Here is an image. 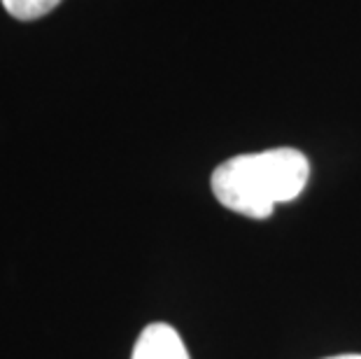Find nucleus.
<instances>
[{"label":"nucleus","instance_id":"nucleus-1","mask_svg":"<svg viewBox=\"0 0 361 359\" xmlns=\"http://www.w3.org/2000/svg\"><path fill=\"white\" fill-rule=\"evenodd\" d=\"M308 180L310 162L303 152L275 147L219 164L210 185L224 208L252 219H266L278 203H289L301 196Z\"/></svg>","mask_w":361,"mask_h":359},{"label":"nucleus","instance_id":"nucleus-2","mask_svg":"<svg viewBox=\"0 0 361 359\" xmlns=\"http://www.w3.org/2000/svg\"><path fill=\"white\" fill-rule=\"evenodd\" d=\"M130 359H191L182 336L171 324L154 322L137 336Z\"/></svg>","mask_w":361,"mask_h":359},{"label":"nucleus","instance_id":"nucleus-3","mask_svg":"<svg viewBox=\"0 0 361 359\" xmlns=\"http://www.w3.org/2000/svg\"><path fill=\"white\" fill-rule=\"evenodd\" d=\"M0 3H3V7L14 19L33 21V19L44 17V14H49L61 0H0Z\"/></svg>","mask_w":361,"mask_h":359},{"label":"nucleus","instance_id":"nucleus-4","mask_svg":"<svg viewBox=\"0 0 361 359\" xmlns=\"http://www.w3.org/2000/svg\"><path fill=\"white\" fill-rule=\"evenodd\" d=\"M324 359H361V355L348 353V355H334V357H324Z\"/></svg>","mask_w":361,"mask_h":359}]
</instances>
